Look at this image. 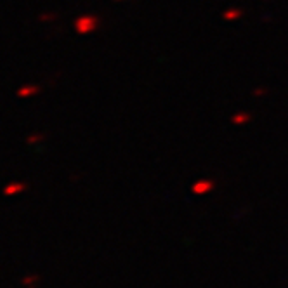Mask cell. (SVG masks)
Here are the masks:
<instances>
[{
    "instance_id": "1",
    "label": "cell",
    "mask_w": 288,
    "mask_h": 288,
    "mask_svg": "<svg viewBox=\"0 0 288 288\" xmlns=\"http://www.w3.org/2000/svg\"><path fill=\"white\" fill-rule=\"evenodd\" d=\"M36 92V89H31V85H26L24 89H21L19 92H17V96L19 97H26V96H30V94H33Z\"/></svg>"
},
{
    "instance_id": "2",
    "label": "cell",
    "mask_w": 288,
    "mask_h": 288,
    "mask_svg": "<svg viewBox=\"0 0 288 288\" xmlns=\"http://www.w3.org/2000/svg\"><path fill=\"white\" fill-rule=\"evenodd\" d=\"M23 188H24L23 184H16V182H14V186H9V188L5 189V193L7 195H12V193H16V191H21Z\"/></svg>"
}]
</instances>
